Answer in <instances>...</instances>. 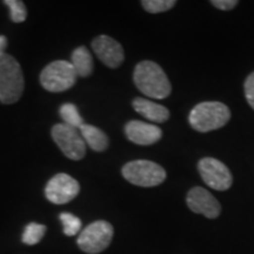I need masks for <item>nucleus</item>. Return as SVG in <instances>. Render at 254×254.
<instances>
[{"label": "nucleus", "instance_id": "1", "mask_svg": "<svg viewBox=\"0 0 254 254\" xmlns=\"http://www.w3.org/2000/svg\"><path fill=\"white\" fill-rule=\"evenodd\" d=\"M133 80L138 90L153 99H165L172 92V86L164 69L150 60L135 66Z\"/></svg>", "mask_w": 254, "mask_h": 254}, {"label": "nucleus", "instance_id": "2", "mask_svg": "<svg viewBox=\"0 0 254 254\" xmlns=\"http://www.w3.org/2000/svg\"><path fill=\"white\" fill-rule=\"evenodd\" d=\"M231 118V111L219 101H204L190 111L189 122L198 132H211L221 128Z\"/></svg>", "mask_w": 254, "mask_h": 254}, {"label": "nucleus", "instance_id": "3", "mask_svg": "<svg viewBox=\"0 0 254 254\" xmlns=\"http://www.w3.org/2000/svg\"><path fill=\"white\" fill-rule=\"evenodd\" d=\"M24 92V75L13 57L5 53L0 57V101L14 104Z\"/></svg>", "mask_w": 254, "mask_h": 254}, {"label": "nucleus", "instance_id": "4", "mask_svg": "<svg viewBox=\"0 0 254 254\" xmlns=\"http://www.w3.org/2000/svg\"><path fill=\"white\" fill-rule=\"evenodd\" d=\"M122 173L128 183L135 186L154 187L166 179V171L150 160H134L123 167Z\"/></svg>", "mask_w": 254, "mask_h": 254}, {"label": "nucleus", "instance_id": "5", "mask_svg": "<svg viewBox=\"0 0 254 254\" xmlns=\"http://www.w3.org/2000/svg\"><path fill=\"white\" fill-rule=\"evenodd\" d=\"M77 81V72L72 64L65 60L52 62L43 69L40 82L45 90L50 92H64L74 86Z\"/></svg>", "mask_w": 254, "mask_h": 254}, {"label": "nucleus", "instance_id": "6", "mask_svg": "<svg viewBox=\"0 0 254 254\" xmlns=\"http://www.w3.org/2000/svg\"><path fill=\"white\" fill-rule=\"evenodd\" d=\"M113 226L109 221L98 220L88 225L78 238V246L87 254H99L113 239Z\"/></svg>", "mask_w": 254, "mask_h": 254}, {"label": "nucleus", "instance_id": "7", "mask_svg": "<svg viewBox=\"0 0 254 254\" xmlns=\"http://www.w3.org/2000/svg\"><path fill=\"white\" fill-rule=\"evenodd\" d=\"M52 138L63 153L71 160H80L85 157L86 142L77 128L65 124H57L52 128Z\"/></svg>", "mask_w": 254, "mask_h": 254}, {"label": "nucleus", "instance_id": "8", "mask_svg": "<svg viewBox=\"0 0 254 254\" xmlns=\"http://www.w3.org/2000/svg\"><path fill=\"white\" fill-rule=\"evenodd\" d=\"M198 170L205 184L213 190H226L233 183L231 171L218 159L202 158L198 164Z\"/></svg>", "mask_w": 254, "mask_h": 254}, {"label": "nucleus", "instance_id": "9", "mask_svg": "<svg viewBox=\"0 0 254 254\" xmlns=\"http://www.w3.org/2000/svg\"><path fill=\"white\" fill-rule=\"evenodd\" d=\"M79 192H80L79 183L74 178L65 173L56 174L45 187L47 200L57 205L67 204L72 201L73 199L77 198Z\"/></svg>", "mask_w": 254, "mask_h": 254}, {"label": "nucleus", "instance_id": "10", "mask_svg": "<svg viewBox=\"0 0 254 254\" xmlns=\"http://www.w3.org/2000/svg\"><path fill=\"white\" fill-rule=\"evenodd\" d=\"M186 202L190 211L205 215L208 219H215L220 215V204L204 187H193L187 193Z\"/></svg>", "mask_w": 254, "mask_h": 254}, {"label": "nucleus", "instance_id": "11", "mask_svg": "<svg viewBox=\"0 0 254 254\" xmlns=\"http://www.w3.org/2000/svg\"><path fill=\"white\" fill-rule=\"evenodd\" d=\"M92 49L100 62H103L111 68L119 67L125 59L123 46L109 36H99L95 38L92 41Z\"/></svg>", "mask_w": 254, "mask_h": 254}, {"label": "nucleus", "instance_id": "12", "mask_svg": "<svg viewBox=\"0 0 254 254\" xmlns=\"http://www.w3.org/2000/svg\"><path fill=\"white\" fill-rule=\"evenodd\" d=\"M125 134L128 140L136 145L150 146L161 139L163 131L158 126L140 120H132L125 126Z\"/></svg>", "mask_w": 254, "mask_h": 254}, {"label": "nucleus", "instance_id": "13", "mask_svg": "<svg viewBox=\"0 0 254 254\" xmlns=\"http://www.w3.org/2000/svg\"><path fill=\"white\" fill-rule=\"evenodd\" d=\"M132 105L136 112L147 120H151V122L165 123L170 118V111L166 107L148 99L135 98Z\"/></svg>", "mask_w": 254, "mask_h": 254}, {"label": "nucleus", "instance_id": "14", "mask_svg": "<svg viewBox=\"0 0 254 254\" xmlns=\"http://www.w3.org/2000/svg\"><path fill=\"white\" fill-rule=\"evenodd\" d=\"M80 132L82 139L93 151L103 152L109 147V138L98 127L84 124L80 127Z\"/></svg>", "mask_w": 254, "mask_h": 254}, {"label": "nucleus", "instance_id": "15", "mask_svg": "<svg viewBox=\"0 0 254 254\" xmlns=\"http://www.w3.org/2000/svg\"><path fill=\"white\" fill-rule=\"evenodd\" d=\"M71 64L79 77H88L93 72V59L90 51L85 46H80L73 51Z\"/></svg>", "mask_w": 254, "mask_h": 254}, {"label": "nucleus", "instance_id": "16", "mask_svg": "<svg viewBox=\"0 0 254 254\" xmlns=\"http://www.w3.org/2000/svg\"><path fill=\"white\" fill-rule=\"evenodd\" d=\"M59 113L65 125L71 126L73 128H80V127L84 125L80 113H79L75 105L69 103L64 104L63 106L60 107Z\"/></svg>", "mask_w": 254, "mask_h": 254}, {"label": "nucleus", "instance_id": "17", "mask_svg": "<svg viewBox=\"0 0 254 254\" xmlns=\"http://www.w3.org/2000/svg\"><path fill=\"white\" fill-rule=\"evenodd\" d=\"M46 233V226L45 225L37 224V222H31L25 227V231L23 233V240L24 244L26 245H36V244L40 243L44 236Z\"/></svg>", "mask_w": 254, "mask_h": 254}, {"label": "nucleus", "instance_id": "18", "mask_svg": "<svg viewBox=\"0 0 254 254\" xmlns=\"http://www.w3.org/2000/svg\"><path fill=\"white\" fill-rule=\"evenodd\" d=\"M59 219L63 224V230L65 236L73 237L81 230V220L75 215L64 212L59 215Z\"/></svg>", "mask_w": 254, "mask_h": 254}, {"label": "nucleus", "instance_id": "19", "mask_svg": "<svg viewBox=\"0 0 254 254\" xmlns=\"http://www.w3.org/2000/svg\"><path fill=\"white\" fill-rule=\"evenodd\" d=\"M4 4L9 9V17L13 23H23L27 17V11L21 0H5Z\"/></svg>", "mask_w": 254, "mask_h": 254}, {"label": "nucleus", "instance_id": "20", "mask_svg": "<svg viewBox=\"0 0 254 254\" xmlns=\"http://www.w3.org/2000/svg\"><path fill=\"white\" fill-rule=\"evenodd\" d=\"M176 0H142L141 5L150 13H161L176 6Z\"/></svg>", "mask_w": 254, "mask_h": 254}, {"label": "nucleus", "instance_id": "21", "mask_svg": "<svg viewBox=\"0 0 254 254\" xmlns=\"http://www.w3.org/2000/svg\"><path fill=\"white\" fill-rule=\"evenodd\" d=\"M244 88H245L246 99L249 101L250 106L254 110V72L247 77L245 84H244Z\"/></svg>", "mask_w": 254, "mask_h": 254}, {"label": "nucleus", "instance_id": "22", "mask_svg": "<svg viewBox=\"0 0 254 254\" xmlns=\"http://www.w3.org/2000/svg\"><path fill=\"white\" fill-rule=\"evenodd\" d=\"M211 4L222 11H230L238 5L237 0H212Z\"/></svg>", "mask_w": 254, "mask_h": 254}, {"label": "nucleus", "instance_id": "23", "mask_svg": "<svg viewBox=\"0 0 254 254\" xmlns=\"http://www.w3.org/2000/svg\"><path fill=\"white\" fill-rule=\"evenodd\" d=\"M6 46H7V38L5 36H0V57L5 55Z\"/></svg>", "mask_w": 254, "mask_h": 254}]
</instances>
